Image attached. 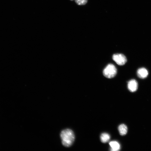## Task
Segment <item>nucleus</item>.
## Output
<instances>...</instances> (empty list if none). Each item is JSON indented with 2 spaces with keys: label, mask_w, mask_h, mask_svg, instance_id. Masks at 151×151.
Wrapping results in <instances>:
<instances>
[{
  "label": "nucleus",
  "mask_w": 151,
  "mask_h": 151,
  "mask_svg": "<svg viewBox=\"0 0 151 151\" xmlns=\"http://www.w3.org/2000/svg\"><path fill=\"white\" fill-rule=\"evenodd\" d=\"M62 143L64 146L69 147L71 146L74 142L75 137L73 131L70 129L63 130L60 134Z\"/></svg>",
  "instance_id": "nucleus-1"
},
{
  "label": "nucleus",
  "mask_w": 151,
  "mask_h": 151,
  "mask_svg": "<svg viewBox=\"0 0 151 151\" xmlns=\"http://www.w3.org/2000/svg\"><path fill=\"white\" fill-rule=\"evenodd\" d=\"M117 73V70L114 65L112 64H108L103 71L104 76L108 78H112L115 76Z\"/></svg>",
  "instance_id": "nucleus-2"
},
{
  "label": "nucleus",
  "mask_w": 151,
  "mask_h": 151,
  "mask_svg": "<svg viewBox=\"0 0 151 151\" xmlns=\"http://www.w3.org/2000/svg\"><path fill=\"white\" fill-rule=\"evenodd\" d=\"M113 60L120 65H124L127 61L126 57L122 54H116L113 55Z\"/></svg>",
  "instance_id": "nucleus-3"
},
{
  "label": "nucleus",
  "mask_w": 151,
  "mask_h": 151,
  "mask_svg": "<svg viewBox=\"0 0 151 151\" xmlns=\"http://www.w3.org/2000/svg\"><path fill=\"white\" fill-rule=\"evenodd\" d=\"M128 87L130 91L134 92L137 91L138 88V83L135 79L131 80L128 82Z\"/></svg>",
  "instance_id": "nucleus-4"
},
{
  "label": "nucleus",
  "mask_w": 151,
  "mask_h": 151,
  "mask_svg": "<svg viewBox=\"0 0 151 151\" xmlns=\"http://www.w3.org/2000/svg\"><path fill=\"white\" fill-rule=\"evenodd\" d=\"M137 74L139 78L144 79L147 77L148 74V72L146 69L144 68H142L138 70Z\"/></svg>",
  "instance_id": "nucleus-5"
},
{
  "label": "nucleus",
  "mask_w": 151,
  "mask_h": 151,
  "mask_svg": "<svg viewBox=\"0 0 151 151\" xmlns=\"http://www.w3.org/2000/svg\"><path fill=\"white\" fill-rule=\"evenodd\" d=\"M111 147L110 150L113 151H118L120 149V145L116 141H112L109 143Z\"/></svg>",
  "instance_id": "nucleus-6"
},
{
  "label": "nucleus",
  "mask_w": 151,
  "mask_h": 151,
  "mask_svg": "<svg viewBox=\"0 0 151 151\" xmlns=\"http://www.w3.org/2000/svg\"><path fill=\"white\" fill-rule=\"evenodd\" d=\"M118 130L121 135L123 136L127 133L128 128L127 126L124 124H121L119 126Z\"/></svg>",
  "instance_id": "nucleus-7"
},
{
  "label": "nucleus",
  "mask_w": 151,
  "mask_h": 151,
  "mask_svg": "<svg viewBox=\"0 0 151 151\" xmlns=\"http://www.w3.org/2000/svg\"><path fill=\"white\" fill-rule=\"evenodd\" d=\"M100 139L102 143H106L108 142L109 140L110 136L107 133H103L101 135Z\"/></svg>",
  "instance_id": "nucleus-8"
},
{
  "label": "nucleus",
  "mask_w": 151,
  "mask_h": 151,
  "mask_svg": "<svg viewBox=\"0 0 151 151\" xmlns=\"http://www.w3.org/2000/svg\"><path fill=\"white\" fill-rule=\"evenodd\" d=\"M75 2L79 6H82L86 4L88 0H75Z\"/></svg>",
  "instance_id": "nucleus-9"
},
{
  "label": "nucleus",
  "mask_w": 151,
  "mask_h": 151,
  "mask_svg": "<svg viewBox=\"0 0 151 151\" xmlns=\"http://www.w3.org/2000/svg\"><path fill=\"white\" fill-rule=\"evenodd\" d=\"M70 1H73V0H70Z\"/></svg>",
  "instance_id": "nucleus-10"
}]
</instances>
